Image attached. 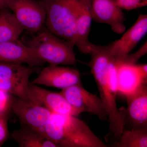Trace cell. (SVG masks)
I'll return each mask as SVG.
<instances>
[{
  "instance_id": "d6986e66",
  "label": "cell",
  "mask_w": 147,
  "mask_h": 147,
  "mask_svg": "<svg viewBox=\"0 0 147 147\" xmlns=\"http://www.w3.org/2000/svg\"><path fill=\"white\" fill-rule=\"evenodd\" d=\"M118 147H147V129L124 128L118 142L115 145Z\"/></svg>"
},
{
  "instance_id": "8992f818",
  "label": "cell",
  "mask_w": 147,
  "mask_h": 147,
  "mask_svg": "<svg viewBox=\"0 0 147 147\" xmlns=\"http://www.w3.org/2000/svg\"><path fill=\"white\" fill-rule=\"evenodd\" d=\"M0 3L12 12L25 30L35 34L45 26V11L38 0H0Z\"/></svg>"
},
{
  "instance_id": "7402d4cb",
  "label": "cell",
  "mask_w": 147,
  "mask_h": 147,
  "mask_svg": "<svg viewBox=\"0 0 147 147\" xmlns=\"http://www.w3.org/2000/svg\"><path fill=\"white\" fill-rule=\"evenodd\" d=\"M13 95L0 90V115H8L11 111Z\"/></svg>"
},
{
  "instance_id": "ba28073f",
  "label": "cell",
  "mask_w": 147,
  "mask_h": 147,
  "mask_svg": "<svg viewBox=\"0 0 147 147\" xmlns=\"http://www.w3.org/2000/svg\"><path fill=\"white\" fill-rule=\"evenodd\" d=\"M61 93L74 108L91 113L100 120L108 119V114L100 98L85 89L81 83L63 89Z\"/></svg>"
},
{
  "instance_id": "ffe728a7",
  "label": "cell",
  "mask_w": 147,
  "mask_h": 147,
  "mask_svg": "<svg viewBox=\"0 0 147 147\" xmlns=\"http://www.w3.org/2000/svg\"><path fill=\"white\" fill-rule=\"evenodd\" d=\"M147 53V41H146L144 45L137 52L133 54H127L119 59L124 63L135 64L139 59L146 54Z\"/></svg>"
},
{
  "instance_id": "9c48e42d",
  "label": "cell",
  "mask_w": 147,
  "mask_h": 147,
  "mask_svg": "<svg viewBox=\"0 0 147 147\" xmlns=\"http://www.w3.org/2000/svg\"><path fill=\"white\" fill-rule=\"evenodd\" d=\"M28 91L32 100L45 106L53 113L78 117L84 113L69 104L61 92L50 91L32 82H29Z\"/></svg>"
},
{
  "instance_id": "44dd1931",
  "label": "cell",
  "mask_w": 147,
  "mask_h": 147,
  "mask_svg": "<svg viewBox=\"0 0 147 147\" xmlns=\"http://www.w3.org/2000/svg\"><path fill=\"white\" fill-rule=\"evenodd\" d=\"M120 8L131 10L147 5V0H114Z\"/></svg>"
},
{
  "instance_id": "e0dca14e",
  "label": "cell",
  "mask_w": 147,
  "mask_h": 147,
  "mask_svg": "<svg viewBox=\"0 0 147 147\" xmlns=\"http://www.w3.org/2000/svg\"><path fill=\"white\" fill-rule=\"evenodd\" d=\"M11 137L20 147H57L44 133L23 125L12 131Z\"/></svg>"
},
{
  "instance_id": "2e32d148",
  "label": "cell",
  "mask_w": 147,
  "mask_h": 147,
  "mask_svg": "<svg viewBox=\"0 0 147 147\" xmlns=\"http://www.w3.org/2000/svg\"><path fill=\"white\" fill-rule=\"evenodd\" d=\"M91 1L87 3L80 9L75 22V45L80 52L85 54H90L93 45L88 38L92 21Z\"/></svg>"
},
{
  "instance_id": "277c9868",
  "label": "cell",
  "mask_w": 147,
  "mask_h": 147,
  "mask_svg": "<svg viewBox=\"0 0 147 147\" xmlns=\"http://www.w3.org/2000/svg\"><path fill=\"white\" fill-rule=\"evenodd\" d=\"M26 44L34 49L41 60L50 65L76 64L74 49L75 42L57 36L45 26L35 34Z\"/></svg>"
},
{
  "instance_id": "30bf717a",
  "label": "cell",
  "mask_w": 147,
  "mask_h": 147,
  "mask_svg": "<svg viewBox=\"0 0 147 147\" xmlns=\"http://www.w3.org/2000/svg\"><path fill=\"white\" fill-rule=\"evenodd\" d=\"M90 13L92 20L109 25L114 32L121 34L125 31V16L114 0H92Z\"/></svg>"
},
{
  "instance_id": "5b68a950",
  "label": "cell",
  "mask_w": 147,
  "mask_h": 147,
  "mask_svg": "<svg viewBox=\"0 0 147 147\" xmlns=\"http://www.w3.org/2000/svg\"><path fill=\"white\" fill-rule=\"evenodd\" d=\"M39 67L0 63V90L25 100L34 101L29 95V79L39 73Z\"/></svg>"
},
{
  "instance_id": "7a4b0ae2",
  "label": "cell",
  "mask_w": 147,
  "mask_h": 147,
  "mask_svg": "<svg viewBox=\"0 0 147 147\" xmlns=\"http://www.w3.org/2000/svg\"><path fill=\"white\" fill-rule=\"evenodd\" d=\"M45 134L57 147H108L76 116L52 113L45 125Z\"/></svg>"
},
{
  "instance_id": "5bb4252c",
  "label": "cell",
  "mask_w": 147,
  "mask_h": 147,
  "mask_svg": "<svg viewBox=\"0 0 147 147\" xmlns=\"http://www.w3.org/2000/svg\"><path fill=\"white\" fill-rule=\"evenodd\" d=\"M147 15L140 14L134 25L120 39L110 44V53L115 59H119L133 50L146 34Z\"/></svg>"
},
{
  "instance_id": "8fae6325",
  "label": "cell",
  "mask_w": 147,
  "mask_h": 147,
  "mask_svg": "<svg viewBox=\"0 0 147 147\" xmlns=\"http://www.w3.org/2000/svg\"><path fill=\"white\" fill-rule=\"evenodd\" d=\"M31 82L37 85L63 89L81 83V76L75 69L49 65L40 71L38 76Z\"/></svg>"
},
{
  "instance_id": "4fadbf2b",
  "label": "cell",
  "mask_w": 147,
  "mask_h": 147,
  "mask_svg": "<svg viewBox=\"0 0 147 147\" xmlns=\"http://www.w3.org/2000/svg\"><path fill=\"white\" fill-rule=\"evenodd\" d=\"M147 83L134 94L125 98L126 110H121L124 122L128 121L131 129H147Z\"/></svg>"
},
{
  "instance_id": "9a60e30c",
  "label": "cell",
  "mask_w": 147,
  "mask_h": 147,
  "mask_svg": "<svg viewBox=\"0 0 147 147\" xmlns=\"http://www.w3.org/2000/svg\"><path fill=\"white\" fill-rule=\"evenodd\" d=\"M117 63V87L118 93L125 98L137 91L147 79L143 77L137 64H130L115 59Z\"/></svg>"
},
{
  "instance_id": "ac0fdd59",
  "label": "cell",
  "mask_w": 147,
  "mask_h": 147,
  "mask_svg": "<svg viewBox=\"0 0 147 147\" xmlns=\"http://www.w3.org/2000/svg\"><path fill=\"white\" fill-rule=\"evenodd\" d=\"M24 30L12 12L2 5L0 8V42L18 39Z\"/></svg>"
},
{
  "instance_id": "cb8c5ba5",
  "label": "cell",
  "mask_w": 147,
  "mask_h": 147,
  "mask_svg": "<svg viewBox=\"0 0 147 147\" xmlns=\"http://www.w3.org/2000/svg\"><path fill=\"white\" fill-rule=\"evenodd\" d=\"M2 6L1 4V3H0V8H1V7Z\"/></svg>"
},
{
  "instance_id": "6da1fadb",
  "label": "cell",
  "mask_w": 147,
  "mask_h": 147,
  "mask_svg": "<svg viewBox=\"0 0 147 147\" xmlns=\"http://www.w3.org/2000/svg\"><path fill=\"white\" fill-rule=\"evenodd\" d=\"M110 49V44L105 45L93 44L89 66L100 98L108 114L110 131L118 139L125 127V123L116 102L118 93L117 63L116 59L112 57Z\"/></svg>"
},
{
  "instance_id": "603a6c76",
  "label": "cell",
  "mask_w": 147,
  "mask_h": 147,
  "mask_svg": "<svg viewBox=\"0 0 147 147\" xmlns=\"http://www.w3.org/2000/svg\"><path fill=\"white\" fill-rule=\"evenodd\" d=\"M8 115H0V147L8 139Z\"/></svg>"
},
{
  "instance_id": "3957f363",
  "label": "cell",
  "mask_w": 147,
  "mask_h": 147,
  "mask_svg": "<svg viewBox=\"0 0 147 147\" xmlns=\"http://www.w3.org/2000/svg\"><path fill=\"white\" fill-rule=\"evenodd\" d=\"M45 13V26L53 33L75 43V22L79 11L92 0H38Z\"/></svg>"
},
{
  "instance_id": "52a82bcc",
  "label": "cell",
  "mask_w": 147,
  "mask_h": 147,
  "mask_svg": "<svg viewBox=\"0 0 147 147\" xmlns=\"http://www.w3.org/2000/svg\"><path fill=\"white\" fill-rule=\"evenodd\" d=\"M11 111L17 117L21 125L44 134L45 125L53 113L43 105L13 95Z\"/></svg>"
},
{
  "instance_id": "7c38bea8",
  "label": "cell",
  "mask_w": 147,
  "mask_h": 147,
  "mask_svg": "<svg viewBox=\"0 0 147 147\" xmlns=\"http://www.w3.org/2000/svg\"><path fill=\"white\" fill-rule=\"evenodd\" d=\"M0 63L23 64L40 67L45 63L37 55L33 48L19 39L0 42Z\"/></svg>"
}]
</instances>
